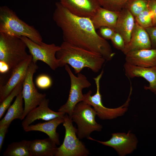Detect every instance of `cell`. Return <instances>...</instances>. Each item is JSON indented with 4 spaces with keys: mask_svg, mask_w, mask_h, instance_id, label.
<instances>
[{
    "mask_svg": "<svg viewBox=\"0 0 156 156\" xmlns=\"http://www.w3.org/2000/svg\"><path fill=\"white\" fill-rule=\"evenodd\" d=\"M60 46V49L56 55L59 61V67L69 65L74 69L76 74L80 73L84 68L98 73L106 61L100 55L65 41Z\"/></svg>",
    "mask_w": 156,
    "mask_h": 156,
    "instance_id": "2",
    "label": "cell"
},
{
    "mask_svg": "<svg viewBox=\"0 0 156 156\" xmlns=\"http://www.w3.org/2000/svg\"><path fill=\"white\" fill-rule=\"evenodd\" d=\"M152 49L149 36L145 30L135 22L131 39L123 53L125 55L129 52Z\"/></svg>",
    "mask_w": 156,
    "mask_h": 156,
    "instance_id": "16",
    "label": "cell"
},
{
    "mask_svg": "<svg viewBox=\"0 0 156 156\" xmlns=\"http://www.w3.org/2000/svg\"><path fill=\"white\" fill-rule=\"evenodd\" d=\"M35 83L37 86L42 89H47L50 88L52 84V81L49 75L42 74L36 77Z\"/></svg>",
    "mask_w": 156,
    "mask_h": 156,
    "instance_id": "28",
    "label": "cell"
},
{
    "mask_svg": "<svg viewBox=\"0 0 156 156\" xmlns=\"http://www.w3.org/2000/svg\"><path fill=\"white\" fill-rule=\"evenodd\" d=\"M62 5L77 16L91 18L101 7L99 0H60Z\"/></svg>",
    "mask_w": 156,
    "mask_h": 156,
    "instance_id": "13",
    "label": "cell"
},
{
    "mask_svg": "<svg viewBox=\"0 0 156 156\" xmlns=\"http://www.w3.org/2000/svg\"><path fill=\"white\" fill-rule=\"evenodd\" d=\"M49 100L45 98L39 105L30 111L22 122L23 128L27 127L38 119L47 121L57 117H64L65 114L51 110L49 107Z\"/></svg>",
    "mask_w": 156,
    "mask_h": 156,
    "instance_id": "15",
    "label": "cell"
},
{
    "mask_svg": "<svg viewBox=\"0 0 156 156\" xmlns=\"http://www.w3.org/2000/svg\"><path fill=\"white\" fill-rule=\"evenodd\" d=\"M0 33L20 37L25 36L38 44L43 42L39 31L21 19L6 6L0 7Z\"/></svg>",
    "mask_w": 156,
    "mask_h": 156,
    "instance_id": "3",
    "label": "cell"
},
{
    "mask_svg": "<svg viewBox=\"0 0 156 156\" xmlns=\"http://www.w3.org/2000/svg\"><path fill=\"white\" fill-rule=\"evenodd\" d=\"M104 73L103 69L96 77L93 78L96 86V92L91 95L92 92L89 90L83 94L84 101L92 106L97 113V116L102 120H111L123 115L128 109L130 101L132 88L131 86L130 93L125 102L122 105L115 108H109L104 106L102 101V95L100 92V81Z\"/></svg>",
    "mask_w": 156,
    "mask_h": 156,
    "instance_id": "5",
    "label": "cell"
},
{
    "mask_svg": "<svg viewBox=\"0 0 156 156\" xmlns=\"http://www.w3.org/2000/svg\"><path fill=\"white\" fill-rule=\"evenodd\" d=\"M119 12L111 11L101 7L91 19L96 30L105 27L115 31Z\"/></svg>",
    "mask_w": 156,
    "mask_h": 156,
    "instance_id": "20",
    "label": "cell"
},
{
    "mask_svg": "<svg viewBox=\"0 0 156 156\" xmlns=\"http://www.w3.org/2000/svg\"><path fill=\"white\" fill-rule=\"evenodd\" d=\"M110 40L114 47L123 52L126 44L122 37L119 34L115 32Z\"/></svg>",
    "mask_w": 156,
    "mask_h": 156,
    "instance_id": "29",
    "label": "cell"
},
{
    "mask_svg": "<svg viewBox=\"0 0 156 156\" xmlns=\"http://www.w3.org/2000/svg\"><path fill=\"white\" fill-rule=\"evenodd\" d=\"M125 55V62L133 65L146 67L156 66V49L132 51Z\"/></svg>",
    "mask_w": 156,
    "mask_h": 156,
    "instance_id": "17",
    "label": "cell"
},
{
    "mask_svg": "<svg viewBox=\"0 0 156 156\" xmlns=\"http://www.w3.org/2000/svg\"><path fill=\"white\" fill-rule=\"evenodd\" d=\"M125 75L129 79L142 77L149 83L144 88L156 93V66L146 67L133 65L126 62L123 66Z\"/></svg>",
    "mask_w": 156,
    "mask_h": 156,
    "instance_id": "14",
    "label": "cell"
},
{
    "mask_svg": "<svg viewBox=\"0 0 156 156\" xmlns=\"http://www.w3.org/2000/svg\"><path fill=\"white\" fill-rule=\"evenodd\" d=\"M153 16L152 12L148 8L135 17V21L140 26L146 29L153 26Z\"/></svg>",
    "mask_w": 156,
    "mask_h": 156,
    "instance_id": "27",
    "label": "cell"
},
{
    "mask_svg": "<svg viewBox=\"0 0 156 156\" xmlns=\"http://www.w3.org/2000/svg\"><path fill=\"white\" fill-rule=\"evenodd\" d=\"M38 68L36 63L32 61L29 64L26 77L23 83L22 93L24 102L23 119L30 111L46 98V94L39 92L33 82V75Z\"/></svg>",
    "mask_w": 156,
    "mask_h": 156,
    "instance_id": "9",
    "label": "cell"
},
{
    "mask_svg": "<svg viewBox=\"0 0 156 156\" xmlns=\"http://www.w3.org/2000/svg\"><path fill=\"white\" fill-rule=\"evenodd\" d=\"M20 37L28 49L32 57V61L36 63L37 61H41L54 70L59 67V61L56 55L60 49V46H57L54 43L47 44L43 42L39 45L25 36Z\"/></svg>",
    "mask_w": 156,
    "mask_h": 156,
    "instance_id": "10",
    "label": "cell"
},
{
    "mask_svg": "<svg viewBox=\"0 0 156 156\" xmlns=\"http://www.w3.org/2000/svg\"><path fill=\"white\" fill-rule=\"evenodd\" d=\"M64 121L63 117H57L46 122L30 125L23 129L26 132L37 131L44 133L57 145H59L60 144L59 135L56 130L57 127Z\"/></svg>",
    "mask_w": 156,
    "mask_h": 156,
    "instance_id": "19",
    "label": "cell"
},
{
    "mask_svg": "<svg viewBox=\"0 0 156 156\" xmlns=\"http://www.w3.org/2000/svg\"><path fill=\"white\" fill-rule=\"evenodd\" d=\"M112 135L111 138L106 141L96 140L90 136L87 139L113 148L120 156L130 154L136 149L138 142L137 139L135 135L130 131L127 133H112Z\"/></svg>",
    "mask_w": 156,
    "mask_h": 156,
    "instance_id": "12",
    "label": "cell"
},
{
    "mask_svg": "<svg viewBox=\"0 0 156 156\" xmlns=\"http://www.w3.org/2000/svg\"><path fill=\"white\" fill-rule=\"evenodd\" d=\"M148 0H130L125 7L135 17L148 7Z\"/></svg>",
    "mask_w": 156,
    "mask_h": 156,
    "instance_id": "24",
    "label": "cell"
},
{
    "mask_svg": "<svg viewBox=\"0 0 156 156\" xmlns=\"http://www.w3.org/2000/svg\"><path fill=\"white\" fill-rule=\"evenodd\" d=\"M64 66L65 70L70 77V89L66 102L60 107L58 111L67 114L71 118L73 111L76 105L84 100V97L82 93L83 90L89 88L91 84L85 75L80 73L76 76L68 65L66 64Z\"/></svg>",
    "mask_w": 156,
    "mask_h": 156,
    "instance_id": "8",
    "label": "cell"
},
{
    "mask_svg": "<svg viewBox=\"0 0 156 156\" xmlns=\"http://www.w3.org/2000/svg\"><path fill=\"white\" fill-rule=\"evenodd\" d=\"M63 123L65 135L62 144L57 147L55 156H87L90 154L84 143L77 137V129L73 125L71 118L67 114L64 116Z\"/></svg>",
    "mask_w": 156,
    "mask_h": 156,
    "instance_id": "7",
    "label": "cell"
},
{
    "mask_svg": "<svg viewBox=\"0 0 156 156\" xmlns=\"http://www.w3.org/2000/svg\"><path fill=\"white\" fill-rule=\"evenodd\" d=\"M97 113L91 106L84 101L78 103L72 112L71 118L77 126V135L79 139H87L94 131H100L102 126L96 121Z\"/></svg>",
    "mask_w": 156,
    "mask_h": 156,
    "instance_id": "6",
    "label": "cell"
},
{
    "mask_svg": "<svg viewBox=\"0 0 156 156\" xmlns=\"http://www.w3.org/2000/svg\"><path fill=\"white\" fill-rule=\"evenodd\" d=\"M23 99L22 91L16 97L13 103L8 109L4 117L0 121V125L10 123L15 119L23 120L24 108L23 107Z\"/></svg>",
    "mask_w": 156,
    "mask_h": 156,
    "instance_id": "22",
    "label": "cell"
},
{
    "mask_svg": "<svg viewBox=\"0 0 156 156\" xmlns=\"http://www.w3.org/2000/svg\"><path fill=\"white\" fill-rule=\"evenodd\" d=\"M27 48L20 37L0 33V62L7 64L10 70L30 56L26 51Z\"/></svg>",
    "mask_w": 156,
    "mask_h": 156,
    "instance_id": "4",
    "label": "cell"
},
{
    "mask_svg": "<svg viewBox=\"0 0 156 156\" xmlns=\"http://www.w3.org/2000/svg\"><path fill=\"white\" fill-rule=\"evenodd\" d=\"M145 29L149 36L152 48L156 49V27L151 26Z\"/></svg>",
    "mask_w": 156,
    "mask_h": 156,
    "instance_id": "30",
    "label": "cell"
},
{
    "mask_svg": "<svg viewBox=\"0 0 156 156\" xmlns=\"http://www.w3.org/2000/svg\"><path fill=\"white\" fill-rule=\"evenodd\" d=\"M130 0H99L101 7L107 10L120 12Z\"/></svg>",
    "mask_w": 156,
    "mask_h": 156,
    "instance_id": "26",
    "label": "cell"
},
{
    "mask_svg": "<svg viewBox=\"0 0 156 156\" xmlns=\"http://www.w3.org/2000/svg\"><path fill=\"white\" fill-rule=\"evenodd\" d=\"M32 57H29L20 64L8 72L6 80H1L0 102L1 103L19 84L23 82L27 75L29 64Z\"/></svg>",
    "mask_w": 156,
    "mask_h": 156,
    "instance_id": "11",
    "label": "cell"
},
{
    "mask_svg": "<svg viewBox=\"0 0 156 156\" xmlns=\"http://www.w3.org/2000/svg\"><path fill=\"white\" fill-rule=\"evenodd\" d=\"M135 23L134 17L127 8L125 7L119 12L115 31L122 37L126 45L130 40Z\"/></svg>",
    "mask_w": 156,
    "mask_h": 156,
    "instance_id": "18",
    "label": "cell"
},
{
    "mask_svg": "<svg viewBox=\"0 0 156 156\" xmlns=\"http://www.w3.org/2000/svg\"><path fill=\"white\" fill-rule=\"evenodd\" d=\"M155 94L156 95V93Z\"/></svg>",
    "mask_w": 156,
    "mask_h": 156,
    "instance_id": "34",
    "label": "cell"
},
{
    "mask_svg": "<svg viewBox=\"0 0 156 156\" xmlns=\"http://www.w3.org/2000/svg\"><path fill=\"white\" fill-rule=\"evenodd\" d=\"M55 6L53 19L62 31L64 41L100 55L106 61L112 59L115 53L96 32L90 18L72 14L60 2Z\"/></svg>",
    "mask_w": 156,
    "mask_h": 156,
    "instance_id": "1",
    "label": "cell"
},
{
    "mask_svg": "<svg viewBox=\"0 0 156 156\" xmlns=\"http://www.w3.org/2000/svg\"><path fill=\"white\" fill-rule=\"evenodd\" d=\"M148 7L153 14V25L156 27V0H148Z\"/></svg>",
    "mask_w": 156,
    "mask_h": 156,
    "instance_id": "33",
    "label": "cell"
},
{
    "mask_svg": "<svg viewBox=\"0 0 156 156\" xmlns=\"http://www.w3.org/2000/svg\"><path fill=\"white\" fill-rule=\"evenodd\" d=\"M57 144L49 138L30 141V150L32 156H55Z\"/></svg>",
    "mask_w": 156,
    "mask_h": 156,
    "instance_id": "21",
    "label": "cell"
},
{
    "mask_svg": "<svg viewBox=\"0 0 156 156\" xmlns=\"http://www.w3.org/2000/svg\"><path fill=\"white\" fill-rule=\"evenodd\" d=\"M23 83H21L18 85L3 101L0 103V119L2 118L5 111L10 106V104L14 98L22 91Z\"/></svg>",
    "mask_w": 156,
    "mask_h": 156,
    "instance_id": "25",
    "label": "cell"
},
{
    "mask_svg": "<svg viewBox=\"0 0 156 156\" xmlns=\"http://www.w3.org/2000/svg\"><path fill=\"white\" fill-rule=\"evenodd\" d=\"M99 29L101 35L105 39L110 40L115 32L113 30L107 27H102Z\"/></svg>",
    "mask_w": 156,
    "mask_h": 156,
    "instance_id": "31",
    "label": "cell"
},
{
    "mask_svg": "<svg viewBox=\"0 0 156 156\" xmlns=\"http://www.w3.org/2000/svg\"><path fill=\"white\" fill-rule=\"evenodd\" d=\"M30 141L23 140L9 144L3 154L4 156H32Z\"/></svg>",
    "mask_w": 156,
    "mask_h": 156,
    "instance_id": "23",
    "label": "cell"
},
{
    "mask_svg": "<svg viewBox=\"0 0 156 156\" xmlns=\"http://www.w3.org/2000/svg\"><path fill=\"white\" fill-rule=\"evenodd\" d=\"M10 123L0 125V151L1 150L5 135Z\"/></svg>",
    "mask_w": 156,
    "mask_h": 156,
    "instance_id": "32",
    "label": "cell"
}]
</instances>
